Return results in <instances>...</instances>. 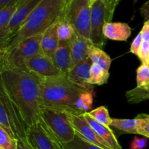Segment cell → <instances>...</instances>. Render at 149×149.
Segmentation results:
<instances>
[{
	"mask_svg": "<svg viewBox=\"0 0 149 149\" xmlns=\"http://www.w3.org/2000/svg\"><path fill=\"white\" fill-rule=\"evenodd\" d=\"M43 79L27 68H0V90L17 106L29 127L40 120Z\"/></svg>",
	"mask_w": 149,
	"mask_h": 149,
	"instance_id": "1",
	"label": "cell"
},
{
	"mask_svg": "<svg viewBox=\"0 0 149 149\" xmlns=\"http://www.w3.org/2000/svg\"><path fill=\"white\" fill-rule=\"evenodd\" d=\"M132 29L125 23H106L103 28V34L106 39L113 41L126 42L130 36Z\"/></svg>",
	"mask_w": 149,
	"mask_h": 149,
	"instance_id": "15",
	"label": "cell"
},
{
	"mask_svg": "<svg viewBox=\"0 0 149 149\" xmlns=\"http://www.w3.org/2000/svg\"><path fill=\"white\" fill-rule=\"evenodd\" d=\"M83 116L85 118L87 122L89 125L91 126L95 130V132L97 133V135L109 146L111 149H122V146L119 144L116 135L113 133V130H111L109 127L105 126L96 122L95 119H93L91 116L89 115L88 113H83Z\"/></svg>",
	"mask_w": 149,
	"mask_h": 149,
	"instance_id": "14",
	"label": "cell"
},
{
	"mask_svg": "<svg viewBox=\"0 0 149 149\" xmlns=\"http://www.w3.org/2000/svg\"><path fill=\"white\" fill-rule=\"evenodd\" d=\"M106 22V7L101 0H93L91 7L90 22V40L94 46L103 47L106 39L103 34Z\"/></svg>",
	"mask_w": 149,
	"mask_h": 149,
	"instance_id": "8",
	"label": "cell"
},
{
	"mask_svg": "<svg viewBox=\"0 0 149 149\" xmlns=\"http://www.w3.org/2000/svg\"><path fill=\"white\" fill-rule=\"evenodd\" d=\"M93 1V0H72L66 5L62 17L74 27L79 36L89 39Z\"/></svg>",
	"mask_w": 149,
	"mask_h": 149,
	"instance_id": "6",
	"label": "cell"
},
{
	"mask_svg": "<svg viewBox=\"0 0 149 149\" xmlns=\"http://www.w3.org/2000/svg\"><path fill=\"white\" fill-rule=\"evenodd\" d=\"M17 1H18V0H0V10L4 8L6 6L14 4Z\"/></svg>",
	"mask_w": 149,
	"mask_h": 149,
	"instance_id": "38",
	"label": "cell"
},
{
	"mask_svg": "<svg viewBox=\"0 0 149 149\" xmlns=\"http://www.w3.org/2000/svg\"><path fill=\"white\" fill-rule=\"evenodd\" d=\"M77 34L74 27L65 19L61 17L58 23V35L59 40L69 43Z\"/></svg>",
	"mask_w": 149,
	"mask_h": 149,
	"instance_id": "24",
	"label": "cell"
},
{
	"mask_svg": "<svg viewBox=\"0 0 149 149\" xmlns=\"http://www.w3.org/2000/svg\"><path fill=\"white\" fill-rule=\"evenodd\" d=\"M93 119L101 125L105 126L110 127L112 123V119L109 115V110L106 106H100V107L91 110L87 112Z\"/></svg>",
	"mask_w": 149,
	"mask_h": 149,
	"instance_id": "25",
	"label": "cell"
},
{
	"mask_svg": "<svg viewBox=\"0 0 149 149\" xmlns=\"http://www.w3.org/2000/svg\"><path fill=\"white\" fill-rule=\"evenodd\" d=\"M65 112L75 131L76 135L84 141L103 149H111L97 135L94 130L87 122L83 114H76L71 112Z\"/></svg>",
	"mask_w": 149,
	"mask_h": 149,
	"instance_id": "10",
	"label": "cell"
},
{
	"mask_svg": "<svg viewBox=\"0 0 149 149\" xmlns=\"http://www.w3.org/2000/svg\"><path fill=\"white\" fill-rule=\"evenodd\" d=\"M141 33L142 35L143 40L149 42V19L146 20L143 26L141 31Z\"/></svg>",
	"mask_w": 149,
	"mask_h": 149,
	"instance_id": "35",
	"label": "cell"
},
{
	"mask_svg": "<svg viewBox=\"0 0 149 149\" xmlns=\"http://www.w3.org/2000/svg\"><path fill=\"white\" fill-rule=\"evenodd\" d=\"M71 1H72V0H66V5H67V4H69V3L71 2Z\"/></svg>",
	"mask_w": 149,
	"mask_h": 149,
	"instance_id": "40",
	"label": "cell"
},
{
	"mask_svg": "<svg viewBox=\"0 0 149 149\" xmlns=\"http://www.w3.org/2000/svg\"><path fill=\"white\" fill-rule=\"evenodd\" d=\"M138 58L142 62V64L149 63V42L143 41V43L140 48L139 52L138 55Z\"/></svg>",
	"mask_w": 149,
	"mask_h": 149,
	"instance_id": "32",
	"label": "cell"
},
{
	"mask_svg": "<svg viewBox=\"0 0 149 149\" xmlns=\"http://www.w3.org/2000/svg\"><path fill=\"white\" fill-rule=\"evenodd\" d=\"M137 87H143L149 84V65L142 64L137 69Z\"/></svg>",
	"mask_w": 149,
	"mask_h": 149,
	"instance_id": "29",
	"label": "cell"
},
{
	"mask_svg": "<svg viewBox=\"0 0 149 149\" xmlns=\"http://www.w3.org/2000/svg\"><path fill=\"white\" fill-rule=\"evenodd\" d=\"M92 86L77 84L67 74L44 77L41 108L80 114L76 109V103L83 93L93 91Z\"/></svg>",
	"mask_w": 149,
	"mask_h": 149,
	"instance_id": "2",
	"label": "cell"
},
{
	"mask_svg": "<svg viewBox=\"0 0 149 149\" xmlns=\"http://www.w3.org/2000/svg\"><path fill=\"white\" fill-rule=\"evenodd\" d=\"M148 65H149V63H148Z\"/></svg>",
	"mask_w": 149,
	"mask_h": 149,
	"instance_id": "41",
	"label": "cell"
},
{
	"mask_svg": "<svg viewBox=\"0 0 149 149\" xmlns=\"http://www.w3.org/2000/svg\"><path fill=\"white\" fill-rule=\"evenodd\" d=\"M143 38L142 35H141V32L138 33V34L135 36V38L134 39V40L132 41V44H131L130 46V52H132L134 55H137L138 56V52H139L140 48H141V45L143 43Z\"/></svg>",
	"mask_w": 149,
	"mask_h": 149,
	"instance_id": "34",
	"label": "cell"
},
{
	"mask_svg": "<svg viewBox=\"0 0 149 149\" xmlns=\"http://www.w3.org/2000/svg\"><path fill=\"white\" fill-rule=\"evenodd\" d=\"M138 116L141 119L139 135L149 139V114L141 113L138 114Z\"/></svg>",
	"mask_w": 149,
	"mask_h": 149,
	"instance_id": "31",
	"label": "cell"
},
{
	"mask_svg": "<svg viewBox=\"0 0 149 149\" xmlns=\"http://www.w3.org/2000/svg\"><path fill=\"white\" fill-rule=\"evenodd\" d=\"M20 4L21 1L20 0H18L14 4L6 6L0 10V42L4 40L6 38L7 31L12 17Z\"/></svg>",
	"mask_w": 149,
	"mask_h": 149,
	"instance_id": "19",
	"label": "cell"
},
{
	"mask_svg": "<svg viewBox=\"0 0 149 149\" xmlns=\"http://www.w3.org/2000/svg\"><path fill=\"white\" fill-rule=\"evenodd\" d=\"M111 126L125 133L139 135L141 119L138 116L135 119H113Z\"/></svg>",
	"mask_w": 149,
	"mask_h": 149,
	"instance_id": "20",
	"label": "cell"
},
{
	"mask_svg": "<svg viewBox=\"0 0 149 149\" xmlns=\"http://www.w3.org/2000/svg\"><path fill=\"white\" fill-rule=\"evenodd\" d=\"M42 35L24 39L9 50L0 54V68H26V61L42 53Z\"/></svg>",
	"mask_w": 149,
	"mask_h": 149,
	"instance_id": "5",
	"label": "cell"
},
{
	"mask_svg": "<svg viewBox=\"0 0 149 149\" xmlns=\"http://www.w3.org/2000/svg\"><path fill=\"white\" fill-rule=\"evenodd\" d=\"M52 60L62 74H67L71 68V48L68 42L60 41Z\"/></svg>",
	"mask_w": 149,
	"mask_h": 149,
	"instance_id": "16",
	"label": "cell"
},
{
	"mask_svg": "<svg viewBox=\"0 0 149 149\" xmlns=\"http://www.w3.org/2000/svg\"><path fill=\"white\" fill-rule=\"evenodd\" d=\"M109 71L103 68L100 65L93 63L90 69V77L88 84L90 85H103L106 84L109 80Z\"/></svg>",
	"mask_w": 149,
	"mask_h": 149,
	"instance_id": "21",
	"label": "cell"
},
{
	"mask_svg": "<svg viewBox=\"0 0 149 149\" xmlns=\"http://www.w3.org/2000/svg\"><path fill=\"white\" fill-rule=\"evenodd\" d=\"M58 23H55L48 29H47L42 34V46L44 54L49 57H52L59 45V38L58 35Z\"/></svg>",
	"mask_w": 149,
	"mask_h": 149,
	"instance_id": "18",
	"label": "cell"
},
{
	"mask_svg": "<svg viewBox=\"0 0 149 149\" xmlns=\"http://www.w3.org/2000/svg\"><path fill=\"white\" fill-rule=\"evenodd\" d=\"M106 7V22L110 23L113 19V13L122 0H101Z\"/></svg>",
	"mask_w": 149,
	"mask_h": 149,
	"instance_id": "30",
	"label": "cell"
},
{
	"mask_svg": "<svg viewBox=\"0 0 149 149\" xmlns=\"http://www.w3.org/2000/svg\"><path fill=\"white\" fill-rule=\"evenodd\" d=\"M65 7L66 0H42L12 36L0 54L9 50L24 39L43 34L47 29L61 20Z\"/></svg>",
	"mask_w": 149,
	"mask_h": 149,
	"instance_id": "3",
	"label": "cell"
},
{
	"mask_svg": "<svg viewBox=\"0 0 149 149\" xmlns=\"http://www.w3.org/2000/svg\"><path fill=\"white\" fill-rule=\"evenodd\" d=\"M17 141L0 127V149H17Z\"/></svg>",
	"mask_w": 149,
	"mask_h": 149,
	"instance_id": "28",
	"label": "cell"
},
{
	"mask_svg": "<svg viewBox=\"0 0 149 149\" xmlns=\"http://www.w3.org/2000/svg\"><path fill=\"white\" fill-rule=\"evenodd\" d=\"M42 1V0H26L19 6L13 17H12V20L7 29L6 38L4 40L0 42V52L4 50L9 40L19 30L29 15Z\"/></svg>",
	"mask_w": 149,
	"mask_h": 149,
	"instance_id": "11",
	"label": "cell"
},
{
	"mask_svg": "<svg viewBox=\"0 0 149 149\" xmlns=\"http://www.w3.org/2000/svg\"><path fill=\"white\" fill-rule=\"evenodd\" d=\"M93 63L90 57H87L70 69L67 75L70 79L77 84H89L88 80L90 79V69Z\"/></svg>",
	"mask_w": 149,
	"mask_h": 149,
	"instance_id": "17",
	"label": "cell"
},
{
	"mask_svg": "<svg viewBox=\"0 0 149 149\" xmlns=\"http://www.w3.org/2000/svg\"><path fill=\"white\" fill-rule=\"evenodd\" d=\"M26 68L42 77H52L61 74L52 57L42 53L36 54L26 61Z\"/></svg>",
	"mask_w": 149,
	"mask_h": 149,
	"instance_id": "12",
	"label": "cell"
},
{
	"mask_svg": "<svg viewBox=\"0 0 149 149\" xmlns=\"http://www.w3.org/2000/svg\"><path fill=\"white\" fill-rule=\"evenodd\" d=\"M17 149H36L30 142H24V141H17Z\"/></svg>",
	"mask_w": 149,
	"mask_h": 149,
	"instance_id": "36",
	"label": "cell"
},
{
	"mask_svg": "<svg viewBox=\"0 0 149 149\" xmlns=\"http://www.w3.org/2000/svg\"><path fill=\"white\" fill-rule=\"evenodd\" d=\"M126 98L129 103L137 104L149 100V84L143 87H135L126 93Z\"/></svg>",
	"mask_w": 149,
	"mask_h": 149,
	"instance_id": "23",
	"label": "cell"
},
{
	"mask_svg": "<svg viewBox=\"0 0 149 149\" xmlns=\"http://www.w3.org/2000/svg\"><path fill=\"white\" fill-rule=\"evenodd\" d=\"M0 127L17 141L29 142V127L17 106L1 90H0Z\"/></svg>",
	"mask_w": 149,
	"mask_h": 149,
	"instance_id": "4",
	"label": "cell"
},
{
	"mask_svg": "<svg viewBox=\"0 0 149 149\" xmlns=\"http://www.w3.org/2000/svg\"><path fill=\"white\" fill-rule=\"evenodd\" d=\"M93 92L83 93L77 100L75 106L76 109L80 114L87 113L89 111L92 109L93 103Z\"/></svg>",
	"mask_w": 149,
	"mask_h": 149,
	"instance_id": "26",
	"label": "cell"
},
{
	"mask_svg": "<svg viewBox=\"0 0 149 149\" xmlns=\"http://www.w3.org/2000/svg\"><path fill=\"white\" fill-rule=\"evenodd\" d=\"M29 138L36 149H63L62 143L41 120L29 128Z\"/></svg>",
	"mask_w": 149,
	"mask_h": 149,
	"instance_id": "9",
	"label": "cell"
},
{
	"mask_svg": "<svg viewBox=\"0 0 149 149\" xmlns=\"http://www.w3.org/2000/svg\"><path fill=\"white\" fill-rule=\"evenodd\" d=\"M40 120L47 127L61 143H69L76 136L75 131L65 111L42 109Z\"/></svg>",
	"mask_w": 149,
	"mask_h": 149,
	"instance_id": "7",
	"label": "cell"
},
{
	"mask_svg": "<svg viewBox=\"0 0 149 149\" xmlns=\"http://www.w3.org/2000/svg\"><path fill=\"white\" fill-rule=\"evenodd\" d=\"M71 48V68L89 57L90 49L93 46L90 39L77 34L69 42Z\"/></svg>",
	"mask_w": 149,
	"mask_h": 149,
	"instance_id": "13",
	"label": "cell"
},
{
	"mask_svg": "<svg viewBox=\"0 0 149 149\" xmlns=\"http://www.w3.org/2000/svg\"><path fill=\"white\" fill-rule=\"evenodd\" d=\"M144 5H145V6H146V7H149V0H148V1H147V2H146L145 4H144Z\"/></svg>",
	"mask_w": 149,
	"mask_h": 149,
	"instance_id": "39",
	"label": "cell"
},
{
	"mask_svg": "<svg viewBox=\"0 0 149 149\" xmlns=\"http://www.w3.org/2000/svg\"><path fill=\"white\" fill-rule=\"evenodd\" d=\"M148 139L146 138H138L135 136L130 143V149H145L148 146Z\"/></svg>",
	"mask_w": 149,
	"mask_h": 149,
	"instance_id": "33",
	"label": "cell"
},
{
	"mask_svg": "<svg viewBox=\"0 0 149 149\" xmlns=\"http://www.w3.org/2000/svg\"><path fill=\"white\" fill-rule=\"evenodd\" d=\"M89 57L92 60L93 63L98 64L106 70L109 71L111 64V59L110 56L101 48L93 45L90 49Z\"/></svg>",
	"mask_w": 149,
	"mask_h": 149,
	"instance_id": "22",
	"label": "cell"
},
{
	"mask_svg": "<svg viewBox=\"0 0 149 149\" xmlns=\"http://www.w3.org/2000/svg\"><path fill=\"white\" fill-rule=\"evenodd\" d=\"M141 15L144 17L146 20H148L149 19V7H146L143 4V7L141 8Z\"/></svg>",
	"mask_w": 149,
	"mask_h": 149,
	"instance_id": "37",
	"label": "cell"
},
{
	"mask_svg": "<svg viewBox=\"0 0 149 149\" xmlns=\"http://www.w3.org/2000/svg\"><path fill=\"white\" fill-rule=\"evenodd\" d=\"M62 148L63 149H103L84 141L77 135L72 141L62 143Z\"/></svg>",
	"mask_w": 149,
	"mask_h": 149,
	"instance_id": "27",
	"label": "cell"
}]
</instances>
